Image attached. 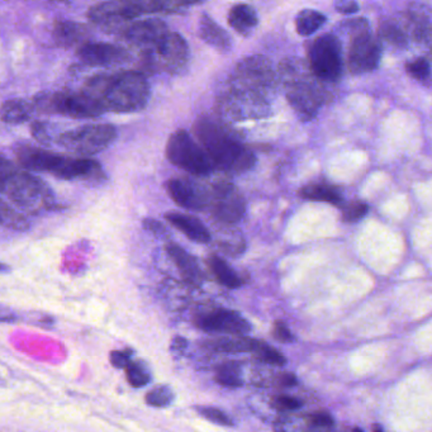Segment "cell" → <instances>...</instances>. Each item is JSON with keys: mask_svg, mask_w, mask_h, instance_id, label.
<instances>
[{"mask_svg": "<svg viewBox=\"0 0 432 432\" xmlns=\"http://www.w3.org/2000/svg\"><path fill=\"white\" fill-rule=\"evenodd\" d=\"M6 269H8V267H6L3 262H0V272H4Z\"/></svg>", "mask_w": 432, "mask_h": 432, "instance_id": "49", "label": "cell"}, {"mask_svg": "<svg viewBox=\"0 0 432 432\" xmlns=\"http://www.w3.org/2000/svg\"><path fill=\"white\" fill-rule=\"evenodd\" d=\"M141 16H143L141 1H104L88 11V18L92 23L113 32H121L125 27L123 23Z\"/></svg>", "mask_w": 432, "mask_h": 432, "instance_id": "13", "label": "cell"}, {"mask_svg": "<svg viewBox=\"0 0 432 432\" xmlns=\"http://www.w3.org/2000/svg\"><path fill=\"white\" fill-rule=\"evenodd\" d=\"M406 72H409V77H414V80L421 83H430L431 79V66L430 61L425 57H417L406 64Z\"/></svg>", "mask_w": 432, "mask_h": 432, "instance_id": "32", "label": "cell"}, {"mask_svg": "<svg viewBox=\"0 0 432 432\" xmlns=\"http://www.w3.org/2000/svg\"><path fill=\"white\" fill-rule=\"evenodd\" d=\"M369 211V206L364 201H353L343 208V221L354 223L364 218Z\"/></svg>", "mask_w": 432, "mask_h": 432, "instance_id": "36", "label": "cell"}, {"mask_svg": "<svg viewBox=\"0 0 432 432\" xmlns=\"http://www.w3.org/2000/svg\"><path fill=\"white\" fill-rule=\"evenodd\" d=\"M325 23L326 17L322 13L314 9H304L297 16V32L303 37L311 36Z\"/></svg>", "mask_w": 432, "mask_h": 432, "instance_id": "28", "label": "cell"}, {"mask_svg": "<svg viewBox=\"0 0 432 432\" xmlns=\"http://www.w3.org/2000/svg\"><path fill=\"white\" fill-rule=\"evenodd\" d=\"M52 37L59 48H82L89 43L90 30L83 23L72 21H59L55 23Z\"/></svg>", "mask_w": 432, "mask_h": 432, "instance_id": "19", "label": "cell"}, {"mask_svg": "<svg viewBox=\"0 0 432 432\" xmlns=\"http://www.w3.org/2000/svg\"><path fill=\"white\" fill-rule=\"evenodd\" d=\"M117 138V130L112 125H88L60 135L57 141L72 153L93 156L109 148Z\"/></svg>", "mask_w": 432, "mask_h": 432, "instance_id": "10", "label": "cell"}, {"mask_svg": "<svg viewBox=\"0 0 432 432\" xmlns=\"http://www.w3.org/2000/svg\"><path fill=\"white\" fill-rule=\"evenodd\" d=\"M189 60L188 43L177 32H169L155 48L141 52V66L150 72H178Z\"/></svg>", "mask_w": 432, "mask_h": 432, "instance_id": "7", "label": "cell"}, {"mask_svg": "<svg viewBox=\"0 0 432 432\" xmlns=\"http://www.w3.org/2000/svg\"><path fill=\"white\" fill-rule=\"evenodd\" d=\"M306 66L299 60L285 61L282 77L285 84V94L290 107L299 118L309 121L319 113L325 101V93L306 72Z\"/></svg>", "mask_w": 432, "mask_h": 432, "instance_id": "4", "label": "cell"}, {"mask_svg": "<svg viewBox=\"0 0 432 432\" xmlns=\"http://www.w3.org/2000/svg\"><path fill=\"white\" fill-rule=\"evenodd\" d=\"M132 351L131 350H114L111 353V364L117 369H126L132 361Z\"/></svg>", "mask_w": 432, "mask_h": 432, "instance_id": "41", "label": "cell"}, {"mask_svg": "<svg viewBox=\"0 0 432 432\" xmlns=\"http://www.w3.org/2000/svg\"><path fill=\"white\" fill-rule=\"evenodd\" d=\"M165 218L170 225L177 230L183 232L185 236L192 241L198 243H207L211 241V233L207 227L201 223V221L189 216V214L169 212L165 214Z\"/></svg>", "mask_w": 432, "mask_h": 432, "instance_id": "21", "label": "cell"}, {"mask_svg": "<svg viewBox=\"0 0 432 432\" xmlns=\"http://www.w3.org/2000/svg\"><path fill=\"white\" fill-rule=\"evenodd\" d=\"M309 69L314 77L325 82H336L343 75V48L333 35L317 37L308 50Z\"/></svg>", "mask_w": 432, "mask_h": 432, "instance_id": "9", "label": "cell"}, {"mask_svg": "<svg viewBox=\"0 0 432 432\" xmlns=\"http://www.w3.org/2000/svg\"><path fill=\"white\" fill-rule=\"evenodd\" d=\"M174 401V393L172 388L167 385H159L146 394V403L151 407L164 409L172 404Z\"/></svg>", "mask_w": 432, "mask_h": 432, "instance_id": "33", "label": "cell"}, {"mask_svg": "<svg viewBox=\"0 0 432 432\" xmlns=\"http://www.w3.org/2000/svg\"><path fill=\"white\" fill-rule=\"evenodd\" d=\"M31 133H32V136L36 138L38 143L48 145L51 141L50 128H48V125L46 122H41V121L32 122V125H31Z\"/></svg>", "mask_w": 432, "mask_h": 432, "instance_id": "40", "label": "cell"}, {"mask_svg": "<svg viewBox=\"0 0 432 432\" xmlns=\"http://www.w3.org/2000/svg\"><path fill=\"white\" fill-rule=\"evenodd\" d=\"M194 132L214 169L226 172H245L254 167L256 162L254 153L227 126L214 118L203 117L196 121Z\"/></svg>", "mask_w": 432, "mask_h": 432, "instance_id": "3", "label": "cell"}, {"mask_svg": "<svg viewBox=\"0 0 432 432\" xmlns=\"http://www.w3.org/2000/svg\"><path fill=\"white\" fill-rule=\"evenodd\" d=\"M199 35L201 40L211 45L212 48L227 52L232 48V40L230 35L222 27L214 22L212 17L208 14H203L199 23Z\"/></svg>", "mask_w": 432, "mask_h": 432, "instance_id": "22", "label": "cell"}, {"mask_svg": "<svg viewBox=\"0 0 432 432\" xmlns=\"http://www.w3.org/2000/svg\"><path fill=\"white\" fill-rule=\"evenodd\" d=\"M126 375L133 388H143L151 382V373L143 361H131L126 367Z\"/></svg>", "mask_w": 432, "mask_h": 432, "instance_id": "31", "label": "cell"}, {"mask_svg": "<svg viewBox=\"0 0 432 432\" xmlns=\"http://www.w3.org/2000/svg\"><path fill=\"white\" fill-rule=\"evenodd\" d=\"M265 345L264 341L254 340V338H236V340H227L223 338L217 341L214 345V349L217 351H225V353H255Z\"/></svg>", "mask_w": 432, "mask_h": 432, "instance_id": "29", "label": "cell"}, {"mask_svg": "<svg viewBox=\"0 0 432 432\" xmlns=\"http://www.w3.org/2000/svg\"><path fill=\"white\" fill-rule=\"evenodd\" d=\"M354 432H362V431H361V430H359V428H355V430H354Z\"/></svg>", "mask_w": 432, "mask_h": 432, "instance_id": "51", "label": "cell"}, {"mask_svg": "<svg viewBox=\"0 0 432 432\" xmlns=\"http://www.w3.org/2000/svg\"><path fill=\"white\" fill-rule=\"evenodd\" d=\"M280 383L285 385V387H293V385H296L298 382H297V378L293 374L288 373L284 374V375L280 378Z\"/></svg>", "mask_w": 432, "mask_h": 432, "instance_id": "48", "label": "cell"}, {"mask_svg": "<svg viewBox=\"0 0 432 432\" xmlns=\"http://www.w3.org/2000/svg\"><path fill=\"white\" fill-rule=\"evenodd\" d=\"M19 165L28 172H48L51 174L60 155L52 154L43 148L21 146L16 151Z\"/></svg>", "mask_w": 432, "mask_h": 432, "instance_id": "20", "label": "cell"}, {"mask_svg": "<svg viewBox=\"0 0 432 432\" xmlns=\"http://www.w3.org/2000/svg\"><path fill=\"white\" fill-rule=\"evenodd\" d=\"M199 326L206 331L225 332L231 335H245L251 330L249 322L241 314L230 309H216L201 317Z\"/></svg>", "mask_w": 432, "mask_h": 432, "instance_id": "18", "label": "cell"}, {"mask_svg": "<svg viewBox=\"0 0 432 432\" xmlns=\"http://www.w3.org/2000/svg\"><path fill=\"white\" fill-rule=\"evenodd\" d=\"M216 380L219 384L228 388H238L243 385L241 378L238 375V367L232 364H226L225 367H219Z\"/></svg>", "mask_w": 432, "mask_h": 432, "instance_id": "35", "label": "cell"}, {"mask_svg": "<svg viewBox=\"0 0 432 432\" xmlns=\"http://www.w3.org/2000/svg\"><path fill=\"white\" fill-rule=\"evenodd\" d=\"M335 9L338 13H343V14H353L359 11V6L355 1H345V0H340L338 3H335Z\"/></svg>", "mask_w": 432, "mask_h": 432, "instance_id": "46", "label": "cell"}, {"mask_svg": "<svg viewBox=\"0 0 432 432\" xmlns=\"http://www.w3.org/2000/svg\"><path fill=\"white\" fill-rule=\"evenodd\" d=\"M166 157L172 165L196 177H207L214 170L203 148L187 131L178 130L172 133L166 143Z\"/></svg>", "mask_w": 432, "mask_h": 432, "instance_id": "8", "label": "cell"}, {"mask_svg": "<svg viewBox=\"0 0 432 432\" xmlns=\"http://www.w3.org/2000/svg\"><path fill=\"white\" fill-rule=\"evenodd\" d=\"M167 194L180 207L204 211L209 206V189L192 179H170L165 184Z\"/></svg>", "mask_w": 432, "mask_h": 432, "instance_id": "15", "label": "cell"}, {"mask_svg": "<svg viewBox=\"0 0 432 432\" xmlns=\"http://www.w3.org/2000/svg\"><path fill=\"white\" fill-rule=\"evenodd\" d=\"M208 208L219 223L235 225L245 216L246 204L232 184L218 182L209 190Z\"/></svg>", "mask_w": 432, "mask_h": 432, "instance_id": "12", "label": "cell"}, {"mask_svg": "<svg viewBox=\"0 0 432 432\" xmlns=\"http://www.w3.org/2000/svg\"><path fill=\"white\" fill-rule=\"evenodd\" d=\"M311 423H314L316 426H331L332 423H333V419L328 414L320 412V414L311 416Z\"/></svg>", "mask_w": 432, "mask_h": 432, "instance_id": "47", "label": "cell"}, {"mask_svg": "<svg viewBox=\"0 0 432 432\" xmlns=\"http://www.w3.org/2000/svg\"><path fill=\"white\" fill-rule=\"evenodd\" d=\"M84 93L101 101L106 111L136 113L148 106L150 85L143 72L99 74L85 83Z\"/></svg>", "mask_w": 432, "mask_h": 432, "instance_id": "2", "label": "cell"}, {"mask_svg": "<svg viewBox=\"0 0 432 432\" xmlns=\"http://www.w3.org/2000/svg\"><path fill=\"white\" fill-rule=\"evenodd\" d=\"M19 320L18 314L13 311L12 308L0 304V323H12Z\"/></svg>", "mask_w": 432, "mask_h": 432, "instance_id": "45", "label": "cell"}, {"mask_svg": "<svg viewBox=\"0 0 432 432\" xmlns=\"http://www.w3.org/2000/svg\"><path fill=\"white\" fill-rule=\"evenodd\" d=\"M380 35L394 46L403 48L407 43V35L396 21H388L380 26Z\"/></svg>", "mask_w": 432, "mask_h": 432, "instance_id": "34", "label": "cell"}, {"mask_svg": "<svg viewBox=\"0 0 432 432\" xmlns=\"http://www.w3.org/2000/svg\"><path fill=\"white\" fill-rule=\"evenodd\" d=\"M256 355L259 356L261 360L269 362V364H272V365H277V367H283L285 362H287V359H285L284 355L280 354L279 351H277V350L272 348V346H269L267 343H265V345L257 351Z\"/></svg>", "mask_w": 432, "mask_h": 432, "instance_id": "37", "label": "cell"}, {"mask_svg": "<svg viewBox=\"0 0 432 432\" xmlns=\"http://www.w3.org/2000/svg\"><path fill=\"white\" fill-rule=\"evenodd\" d=\"M382 59V45L369 31L365 19H356L349 50L350 70L355 74L374 72Z\"/></svg>", "mask_w": 432, "mask_h": 432, "instance_id": "11", "label": "cell"}, {"mask_svg": "<svg viewBox=\"0 0 432 432\" xmlns=\"http://www.w3.org/2000/svg\"><path fill=\"white\" fill-rule=\"evenodd\" d=\"M201 412L206 419L212 421L214 423H218L221 426H231L232 422L230 417L222 412L221 409H214V407H201L199 409Z\"/></svg>", "mask_w": 432, "mask_h": 432, "instance_id": "39", "label": "cell"}, {"mask_svg": "<svg viewBox=\"0 0 432 432\" xmlns=\"http://www.w3.org/2000/svg\"><path fill=\"white\" fill-rule=\"evenodd\" d=\"M35 108L24 99H9L0 108V118L9 125H21L28 122Z\"/></svg>", "mask_w": 432, "mask_h": 432, "instance_id": "26", "label": "cell"}, {"mask_svg": "<svg viewBox=\"0 0 432 432\" xmlns=\"http://www.w3.org/2000/svg\"><path fill=\"white\" fill-rule=\"evenodd\" d=\"M18 172L12 161L0 155V192H4L6 184Z\"/></svg>", "mask_w": 432, "mask_h": 432, "instance_id": "38", "label": "cell"}, {"mask_svg": "<svg viewBox=\"0 0 432 432\" xmlns=\"http://www.w3.org/2000/svg\"><path fill=\"white\" fill-rule=\"evenodd\" d=\"M257 23V13L249 4H236L228 12V24L243 36H249Z\"/></svg>", "mask_w": 432, "mask_h": 432, "instance_id": "24", "label": "cell"}, {"mask_svg": "<svg viewBox=\"0 0 432 432\" xmlns=\"http://www.w3.org/2000/svg\"><path fill=\"white\" fill-rule=\"evenodd\" d=\"M299 196L308 201H325V203L333 204V206H340L343 201L341 190L331 184H308L299 190Z\"/></svg>", "mask_w": 432, "mask_h": 432, "instance_id": "25", "label": "cell"}, {"mask_svg": "<svg viewBox=\"0 0 432 432\" xmlns=\"http://www.w3.org/2000/svg\"><path fill=\"white\" fill-rule=\"evenodd\" d=\"M272 335H274V338L279 340V341H282V343H290V341H293V335H292V332H290L289 328H288L284 323H282V322L275 323Z\"/></svg>", "mask_w": 432, "mask_h": 432, "instance_id": "43", "label": "cell"}, {"mask_svg": "<svg viewBox=\"0 0 432 432\" xmlns=\"http://www.w3.org/2000/svg\"><path fill=\"white\" fill-rule=\"evenodd\" d=\"M374 430H375L374 432H383V428H382V427L374 426Z\"/></svg>", "mask_w": 432, "mask_h": 432, "instance_id": "50", "label": "cell"}, {"mask_svg": "<svg viewBox=\"0 0 432 432\" xmlns=\"http://www.w3.org/2000/svg\"><path fill=\"white\" fill-rule=\"evenodd\" d=\"M143 227L148 230V231L153 232L155 235H157V236H165L166 235V228L164 226L161 225L159 221H156V219L148 218L145 219L143 222Z\"/></svg>", "mask_w": 432, "mask_h": 432, "instance_id": "44", "label": "cell"}, {"mask_svg": "<svg viewBox=\"0 0 432 432\" xmlns=\"http://www.w3.org/2000/svg\"><path fill=\"white\" fill-rule=\"evenodd\" d=\"M167 255L170 256L175 265L178 267L180 272L183 274L184 278L187 279L190 283H196L198 284L201 280V272L196 259L188 254L183 248H180L175 243H169L166 246Z\"/></svg>", "mask_w": 432, "mask_h": 432, "instance_id": "23", "label": "cell"}, {"mask_svg": "<svg viewBox=\"0 0 432 432\" xmlns=\"http://www.w3.org/2000/svg\"><path fill=\"white\" fill-rule=\"evenodd\" d=\"M32 106L41 113L61 114L70 118L90 119L106 113L101 101L82 92H57L37 95Z\"/></svg>", "mask_w": 432, "mask_h": 432, "instance_id": "5", "label": "cell"}, {"mask_svg": "<svg viewBox=\"0 0 432 432\" xmlns=\"http://www.w3.org/2000/svg\"><path fill=\"white\" fill-rule=\"evenodd\" d=\"M4 193L17 207L28 214L51 211L56 206L52 190L31 172H16L6 184Z\"/></svg>", "mask_w": 432, "mask_h": 432, "instance_id": "6", "label": "cell"}, {"mask_svg": "<svg viewBox=\"0 0 432 432\" xmlns=\"http://www.w3.org/2000/svg\"><path fill=\"white\" fill-rule=\"evenodd\" d=\"M77 56L85 65L93 67H112L122 65L131 59L126 48H119L112 43L89 42L77 48Z\"/></svg>", "mask_w": 432, "mask_h": 432, "instance_id": "16", "label": "cell"}, {"mask_svg": "<svg viewBox=\"0 0 432 432\" xmlns=\"http://www.w3.org/2000/svg\"><path fill=\"white\" fill-rule=\"evenodd\" d=\"M208 265L211 267V270H212L214 277L217 278L219 283L225 285L227 288L235 289V288H238L243 284V282H241V279L238 278L236 272L219 256L212 255L208 259Z\"/></svg>", "mask_w": 432, "mask_h": 432, "instance_id": "27", "label": "cell"}, {"mask_svg": "<svg viewBox=\"0 0 432 432\" xmlns=\"http://www.w3.org/2000/svg\"><path fill=\"white\" fill-rule=\"evenodd\" d=\"M275 406H277L279 409L293 411V409H299V407L302 406V403L299 402V401H297L296 398H292V397L288 396H282L278 397V398L275 399Z\"/></svg>", "mask_w": 432, "mask_h": 432, "instance_id": "42", "label": "cell"}, {"mask_svg": "<svg viewBox=\"0 0 432 432\" xmlns=\"http://www.w3.org/2000/svg\"><path fill=\"white\" fill-rule=\"evenodd\" d=\"M275 77L272 65L262 56H251L237 65L230 89L222 101L227 116L233 118L262 117L270 108Z\"/></svg>", "mask_w": 432, "mask_h": 432, "instance_id": "1", "label": "cell"}, {"mask_svg": "<svg viewBox=\"0 0 432 432\" xmlns=\"http://www.w3.org/2000/svg\"><path fill=\"white\" fill-rule=\"evenodd\" d=\"M51 174L64 180H85L98 183L104 179V172L98 161L74 159L61 155Z\"/></svg>", "mask_w": 432, "mask_h": 432, "instance_id": "17", "label": "cell"}, {"mask_svg": "<svg viewBox=\"0 0 432 432\" xmlns=\"http://www.w3.org/2000/svg\"><path fill=\"white\" fill-rule=\"evenodd\" d=\"M0 225L16 231H26L30 228L28 219L3 199H0Z\"/></svg>", "mask_w": 432, "mask_h": 432, "instance_id": "30", "label": "cell"}, {"mask_svg": "<svg viewBox=\"0 0 432 432\" xmlns=\"http://www.w3.org/2000/svg\"><path fill=\"white\" fill-rule=\"evenodd\" d=\"M169 32L170 31L162 21L150 18L127 24L119 33L131 46L143 52L155 48Z\"/></svg>", "mask_w": 432, "mask_h": 432, "instance_id": "14", "label": "cell"}]
</instances>
